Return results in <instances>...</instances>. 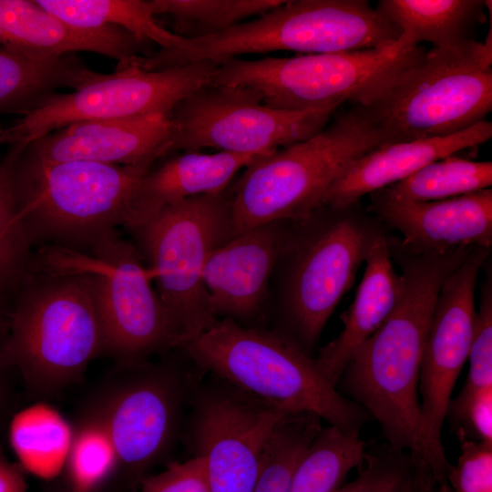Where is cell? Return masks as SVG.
<instances>
[{
  "label": "cell",
  "instance_id": "obj_1",
  "mask_svg": "<svg viewBox=\"0 0 492 492\" xmlns=\"http://www.w3.org/2000/svg\"><path fill=\"white\" fill-rule=\"evenodd\" d=\"M470 250H410L400 257L405 289L399 302L357 349L336 384L340 394L378 422L394 449L419 453L418 383L425 343L441 287Z\"/></svg>",
  "mask_w": 492,
  "mask_h": 492
},
{
  "label": "cell",
  "instance_id": "obj_2",
  "mask_svg": "<svg viewBox=\"0 0 492 492\" xmlns=\"http://www.w3.org/2000/svg\"><path fill=\"white\" fill-rule=\"evenodd\" d=\"M178 348L200 369L283 414H314L354 434H360L372 418L340 394L315 359L282 333L222 318Z\"/></svg>",
  "mask_w": 492,
  "mask_h": 492
},
{
  "label": "cell",
  "instance_id": "obj_3",
  "mask_svg": "<svg viewBox=\"0 0 492 492\" xmlns=\"http://www.w3.org/2000/svg\"><path fill=\"white\" fill-rule=\"evenodd\" d=\"M0 365L15 368L33 393H55L105 354L92 280L86 274L30 272L14 294Z\"/></svg>",
  "mask_w": 492,
  "mask_h": 492
},
{
  "label": "cell",
  "instance_id": "obj_4",
  "mask_svg": "<svg viewBox=\"0 0 492 492\" xmlns=\"http://www.w3.org/2000/svg\"><path fill=\"white\" fill-rule=\"evenodd\" d=\"M150 168L86 160L50 162L25 149L14 170L18 217L31 246L84 251L130 223L136 187Z\"/></svg>",
  "mask_w": 492,
  "mask_h": 492
},
{
  "label": "cell",
  "instance_id": "obj_5",
  "mask_svg": "<svg viewBox=\"0 0 492 492\" xmlns=\"http://www.w3.org/2000/svg\"><path fill=\"white\" fill-rule=\"evenodd\" d=\"M472 39L425 51L369 105L355 107L384 143L446 137L492 110V45Z\"/></svg>",
  "mask_w": 492,
  "mask_h": 492
},
{
  "label": "cell",
  "instance_id": "obj_6",
  "mask_svg": "<svg viewBox=\"0 0 492 492\" xmlns=\"http://www.w3.org/2000/svg\"><path fill=\"white\" fill-rule=\"evenodd\" d=\"M401 35L399 27L366 0H290L226 31L184 38L175 49H160L150 64L161 69L275 51L376 49L395 43Z\"/></svg>",
  "mask_w": 492,
  "mask_h": 492
},
{
  "label": "cell",
  "instance_id": "obj_7",
  "mask_svg": "<svg viewBox=\"0 0 492 492\" xmlns=\"http://www.w3.org/2000/svg\"><path fill=\"white\" fill-rule=\"evenodd\" d=\"M381 144L380 132L353 107L316 135L260 156L230 189L235 235L267 223L308 219L322 208L340 172Z\"/></svg>",
  "mask_w": 492,
  "mask_h": 492
},
{
  "label": "cell",
  "instance_id": "obj_8",
  "mask_svg": "<svg viewBox=\"0 0 492 492\" xmlns=\"http://www.w3.org/2000/svg\"><path fill=\"white\" fill-rule=\"evenodd\" d=\"M425 52L403 34L376 49L259 59L231 57L217 64L211 83L252 89L273 108L303 111L350 102L365 107Z\"/></svg>",
  "mask_w": 492,
  "mask_h": 492
},
{
  "label": "cell",
  "instance_id": "obj_9",
  "mask_svg": "<svg viewBox=\"0 0 492 492\" xmlns=\"http://www.w3.org/2000/svg\"><path fill=\"white\" fill-rule=\"evenodd\" d=\"M30 272L86 274L92 280L105 340V354L119 364L147 361L176 348L178 335L149 269L136 247L117 231L87 251L42 246L32 255Z\"/></svg>",
  "mask_w": 492,
  "mask_h": 492
},
{
  "label": "cell",
  "instance_id": "obj_10",
  "mask_svg": "<svg viewBox=\"0 0 492 492\" xmlns=\"http://www.w3.org/2000/svg\"><path fill=\"white\" fill-rule=\"evenodd\" d=\"M176 330V348L211 327L202 273L208 258L235 236L229 187L166 206L131 229Z\"/></svg>",
  "mask_w": 492,
  "mask_h": 492
},
{
  "label": "cell",
  "instance_id": "obj_11",
  "mask_svg": "<svg viewBox=\"0 0 492 492\" xmlns=\"http://www.w3.org/2000/svg\"><path fill=\"white\" fill-rule=\"evenodd\" d=\"M131 59V58H130ZM116 72L96 73L69 93H55L4 129L0 142L29 145L76 122L130 118L160 114L174 108L200 87L210 84L217 64L198 61L158 70H145L131 60Z\"/></svg>",
  "mask_w": 492,
  "mask_h": 492
},
{
  "label": "cell",
  "instance_id": "obj_12",
  "mask_svg": "<svg viewBox=\"0 0 492 492\" xmlns=\"http://www.w3.org/2000/svg\"><path fill=\"white\" fill-rule=\"evenodd\" d=\"M119 366L88 409L111 441L118 474L138 487L174 443L190 392L184 375L171 364L147 360Z\"/></svg>",
  "mask_w": 492,
  "mask_h": 492
},
{
  "label": "cell",
  "instance_id": "obj_13",
  "mask_svg": "<svg viewBox=\"0 0 492 492\" xmlns=\"http://www.w3.org/2000/svg\"><path fill=\"white\" fill-rule=\"evenodd\" d=\"M338 108L277 109L265 105L249 87L210 83L172 110L177 137L171 151L210 148L231 153H271L322 131Z\"/></svg>",
  "mask_w": 492,
  "mask_h": 492
},
{
  "label": "cell",
  "instance_id": "obj_14",
  "mask_svg": "<svg viewBox=\"0 0 492 492\" xmlns=\"http://www.w3.org/2000/svg\"><path fill=\"white\" fill-rule=\"evenodd\" d=\"M489 249L473 247L446 277L436 302L419 372V454L436 483L447 484L451 467L442 442L446 408L457 377L468 358L477 312L475 287Z\"/></svg>",
  "mask_w": 492,
  "mask_h": 492
},
{
  "label": "cell",
  "instance_id": "obj_15",
  "mask_svg": "<svg viewBox=\"0 0 492 492\" xmlns=\"http://www.w3.org/2000/svg\"><path fill=\"white\" fill-rule=\"evenodd\" d=\"M190 400L188 443L204 461L210 492H253L267 442L286 414L217 377Z\"/></svg>",
  "mask_w": 492,
  "mask_h": 492
},
{
  "label": "cell",
  "instance_id": "obj_16",
  "mask_svg": "<svg viewBox=\"0 0 492 492\" xmlns=\"http://www.w3.org/2000/svg\"><path fill=\"white\" fill-rule=\"evenodd\" d=\"M376 233L344 216L324 226L301 248L289 273L287 336L305 353L320 338L330 316L352 287Z\"/></svg>",
  "mask_w": 492,
  "mask_h": 492
},
{
  "label": "cell",
  "instance_id": "obj_17",
  "mask_svg": "<svg viewBox=\"0 0 492 492\" xmlns=\"http://www.w3.org/2000/svg\"><path fill=\"white\" fill-rule=\"evenodd\" d=\"M177 127L169 116L81 121L31 142L25 151L44 161L86 160L146 167L171 152Z\"/></svg>",
  "mask_w": 492,
  "mask_h": 492
},
{
  "label": "cell",
  "instance_id": "obj_18",
  "mask_svg": "<svg viewBox=\"0 0 492 492\" xmlns=\"http://www.w3.org/2000/svg\"><path fill=\"white\" fill-rule=\"evenodd\" d=\"M283 242L280 222H272L241 232L211 252L202 282L217 319L240 323L260 313Z\"/></svg>",
  "mask_w": 492,
  "mask_h": 492
},
{
  "label": "cell",
  "instance_id": "obj_19",
  "mask_svg": "<svg viewBox=\"0 0 492 492\" xmlns=\"http://www.w3.org/2000/svg\"><path fill=\"white\" fill-rule=\"evenodd\" d=\"M373 210L397 229L403 245L415 251H446L492 244L491 188L432 201L392 199L371 193Z\"/></svg>",
  "mask_w": 492,
  "mask_h": 492
},
{
  "label": "cell",
  "instance_id": "obj_20",
  "mask_svg": "<svg viewBox=\"0 0 492 492\" xmlns=\"http://www.w3.org/2000/svg\"><path fill=\"white\" fill-rule=\"evenodd\" d=\"M492 123L482 121L446 137L384 143L352 160L327 190L322 208L343 210L399 182L425 165L488 141ZM321 208V209H322Z\"/></svg>",
  "mask_w": 492,
  "mask_h": 492
},
{
  "label": "cell",
  "instance_id": "obj_21",
  "mask_svg": "<svg viewBox=\"0 0 492 492\" xmlns=\"http://www.w3.org/2000/svg\"><path fill=\"white\" fill-rule=\"evenodd\" d=\"M0 45L47 56L89 51L119 63L144 49L143 42L119 26H77L31 0H0Z\"/></svg>",
  "mask_w": 492,
  "mask_h": 492
},
{
  "label": "cell",
  "instance_id": "obj_22",
  "mask_svg": "<svg viewBox=\"0 0 492 492\" xmlns=\"http://www.w3.org/2000/svg\"><path fill=\"white\" fill-rule=\"evenodd\" d=\"M390 252L385 238L376 233L365 256V270L354 300L340 316L343 328L314 358L335 387L354 353L389 317L403 295L405 280L394 269Z\"/></svg>",
  "mask_w": 492,
  "mask_h": 492
},
{
  "label": "cell",
  "instance_id": "obj_23",
  "mask_svg": "<svg viewBox=\"0 0 492 492\" xmlns=\"http://www.w3.org/2000/svg\"><path fill=\"white\" fill-rule=\"evenodd\" d=\"M261 155L264 154L184 151L155 170L149 169L136 187L127 229L140 225L166 206L224 191L236 173Z\"/></svg>",
  "mask_w": 492,
  "mask_h": 492
},
{
  "label": "cell",
  "instance_id": "obj_24",
  "mask_svg": "<svg viewBox=\"0 0 492 492\" xmlns=\"http://www.w3.org/2000/svg\"><path fill=\"white\" fill-rule=\"evenodd\" d=\"M95 74L74 56H47L0 45V111L25 115L56 89H76Z\"/></svg>",
  "mask_w": 492,
  "mask_h": 492
},
{
  "label": "cell",
  "instance_id": "obj_25",
  "mask_svg": "<svg viewBox=\"0 0 492 492\" xmlns=\"http://www.w3.org/2000/svg\"><path fill=\"white\" fill-rule=\"evenodd\" d=\"M486 6L481 0H381L376 9L414 45L443 48L472 40L485 22Z\"/></svg>",
  "mask_w": 492,
  "mask_h": 492
},
{
  "label": "cell",
  "instance_id": "obj_26",
  "mask_svg": "<svg viewBox=\"0 0 492 492\" xmlns=\"http://www.w3.org/2000/svg\"><path fill=\"white\" fill-rule=\"evenodd\" d=\"M36 3L74 26H119L139 41H152L161 49H175L184 40L159 25L149 0H36Z\"/></svg>",
  "mask_w": 492,
  "mask_h": 492
},
{
  "label": "cell",
  "instance_id": "obj_27",
  "mask_svg": "<svg viewBox=\"0 0 492 492\" xmlns=\"http://www.w3.org/2000/svg\"><path fill=\"white\" fill-rule=\"evenodd\" d=\"M366 444L360 434L322 427L300 460L289 492H333L362 463Z\"/></svg>",
  "mask_w": 492,
  "mask_h": 492
},
{
  "label": "cell",
  "instance_id": "obj_28",
  "mask_svg": "<svg viewBox=\"0 0 492 492\" xmlns=\"http://www.w3.org/2000/svg\"><path fill=\"white\" fill-rule=\"evenodd\" d=\"M491 185V161H476L451 155L425 165L380 191L399 200L432 201L479 191Z\"/></svg>",
  "mask_w": 492,
  "mask_h": 492
},
{
  "label": "cell",
  "instance_id": "obj_29",
  "mask_svg": "<svg viewBox=\"0 0 492 492\" xmlns=\"http://www.w3.org/2000/svg\"><path fill=\"white\" fill-rule=\"evenodd\" d=\"M71 434L55 412L34 406L15 417L10 437L16 455L28 470L52 477L65 464Z\"/></svg>",
  "mask_w": 492,
  "mask_h": 492
},
{
  "label": "cell",
  "instance_id": "obj_30",
  "mask_svg": "<svg viewBox=\"0 0 492 492\" xmlns=\"http://www.w3.org/2000/svg\"><path fill=\"white\" fill-rule=\"evenodd\" d=\"M436 484L419 453L384 443L366 448L357 477L333 492H423Z\"/></svg>",
  "mask_w": 492,
  "mask_h": 492
},
{
  "label": "cell",
  "instance_id": "obj_31",
  "mask_svg": "<svg viewBox=\"0 0 492 492\" xmlns=\"http://www.w3.org/2000/svg\"><path fill=\"white\" fill-rule=\"evenodd\" d=\"M284 0H149L153 15H169L174 32L197 38L226 31L255 18Z\"/></svg>",
  "mask_w": 492,
  "mask_h": 492
},
{
  "label": "cell",
  "instance_id": "obj_32",
  "mask_svg": "<svg viewBox=\"0 0 492 492\" xmlns=\"http://www.w3.org/2000/svg\"><path fill=\"white\" fill-rule=\"evenodd\" d=\"M0 165V298L14 295L29 273L33 253L18 217L14 170L15 162L26 149L13 145Z\"/></svg>",
  "mask_w": 492,
  "mask_h": 492
},
{
  "label": "cell",
  "instance_id": "obj_33",
  "mask_svg": "<svg viewBox=\"0 0 492 492\" xmlns=\"http://www.w3.org/2000/svg\"><path fill=\"white\" fill-rule=\"evenodd\" d=\"M68 488L74 492H101L118 472L111 441L98 420L87 408L72 431L65 460Z\"/></svg>",
  "mask_w": 492,
  "mask_h": 492
},
{
  "label": "cell",
  "instance_id": "obj_34",
  "mask_svg": "<svg viewBox=\"0 0 492 492\" xmlns=\"http://www.w3.org/2000/svg\"><path fill=\"white\" fill-rule=\"evenodd\" d=\"M321 421L311 413L289 414L281 419L265 446L253 492H289L300 460L323 427Z\"/></svg>",
  "mask_w": 492,
  "mask_h": 492
},
{
  "label": "cell",
  "instance_id": "obj_35",
  "mask_svg": "<svg viewBox=\"0 0 492 492\" xmlns=\"http://www.w3.org/2000/svg\"><path fill=\"white\" fill-rule=\"evenodd\" d=\"M446 418L458 441L492 444V387L463 386L449 401Z\"/></svg>",
  "mask_w": 492,
  "mask_h": 492
},
{
  "label": "cell",
  "instance_id": "obj_36",
  "mask_svg": "<svg viewBox=\"0 0 492 492\" xmlns=\"http://www.w3.org/2000/svg\"><path fill=\"white\" fill-rule=\"evenodd\" d=\"M469 372L464 386L492 387V281L487 276L482 287V300L477 314L475 333L468 358Z\"/></svg>",
  "mask_w": 492,
  "mask_h": 492
},
{
  "label": "cell",
  "instance_id": "obj_37",
  "mask_svg": "<svg viewBox=\"0 0 492 492\" xmlns=\"http://www.w3.org/2000/svg\"><path fill=\"white\" fill-rule=\"evenodd\" d=\"M460 455L447 473L453 492H492V444L459 441Z\"/></svg>",
  "mask_w": 492,
  "mask_h": 492
},
{
  "label": "cell",
  "instance_id": "obj_38",
  "mask_svg": "<svg viewBox=\"0 0 492 492\" xmlns=\"http://www.w3.org/2000/svg\"><path fill=\"white\" fill-rule=\"evenodd\" d=\"M139 486L140 492H210L204 461L199 456L172 463L159 474L147 476Z\"/></svg>",
  "mask_w": 492,
  "mask_h": 492
},
{
  "label": "cell",
  "instance_id": "obj_39",
  "mask_svg": "<svg viewBox=\"0 0 492 492\" xmlns=\"http://www.w3.org/2000/svg\"><path fill=\"white\" fill-rule=\"evenodd\" d=\"M0 492H26L20 470L0 456Z\"/></svg>",
  "mask_w": 492,
  "mask_h": 492
},
{
  "label": "cell",
  "instance_id": "obj_40",
  "mask_svg": "<svg viewBox=\"0 0 492 492\" xmlns=\"http://www.w3.org/2000/svg\"><path fill=\"white\" fill-rule=\"evenodd\" d=\"M5 369V368L0 365V415L5 406L8 395L7 386L4 377Z\"/></svg>",
  "mask_w": 492,
  "mask_h": 492
},
{
  "label": "cell",
  "instance_id": "obj_41",
  "mask_svg": "<svg viewBox=\"0 0 492 492\" xmlns=\"http://www.w3.org/2000/svg\"><path fill=\"white\" fill-rule=\"evenodd\" d=\"M5 300L0 298V341L5 333L7 323V314L5 313Z\"/></svg>",
  "mask_w": 492,
  "mask_h": 492
},
{
  "label": "cell",
  "instance_id": "obj_42",
  "mask_svg": "<svg viewBox=\"0 0 492 492\" xmlns=\"http://www.w3.org/2000/svg\"><path fill=\"white\" fill-rule=\"evenodd\" d=\"M423 492H453L450 487L447 484L445 485H434L426 488Z\"/></svg>",
  "mask_w": 492,
  "mask_h": 492
},
{
  "label": "cell",
  "instance_id": "obj_43",
  "mask_svg": "<svg viewBox=\"0 0 492 492\" xmlns=\"http://www.w3.org/2000/svg\"><path fill=\"white\" fill-rule=\"evenodd\" d=\"M62 492H74V491H72L71 489L67 488V489H66V490H64V491H62ZM101 492H102V491H101Z\"/></svg>",
  "mask_w": 492,
  "mask_h": 492
},
{
  "label": "cell",
  "instance_id": "obj_44",
  "mask_svg": "<svg viewBox=\"0 0 492 492\" xmlns=\"http://www.w3.org/2000/svg\"><path fill=\"white\" fill-rule=\"evenodd\" d=\"M3 130H4V129L2 128V126H1V124H0V137H1V135H2Z\"/></svg>",
  "mask_w": 492,
  "mask_h": 492
}]
</instances>
